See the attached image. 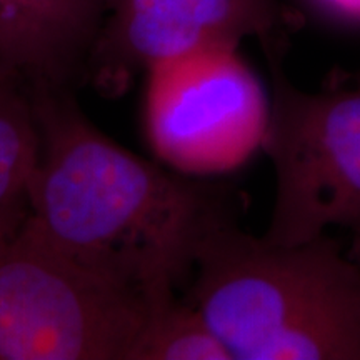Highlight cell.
<instances>
[{
  "instance_id": "cell-8",
  "label": "cell",
  "mask_w": 360,
  "mask_h": 360,
  "mask_svg": "<svg viewBox=\"0 0 360 360\" xmlns=\"http://www.w3.org/2000/svg\"><path fill=\"white\" fill-rule=\"evenodd\" d=\"M39 129L25 85L0 70V240L30 215V187L39 162Z\"/></svg>"
},
{
  "instance_id": "cell-3",
  "label": "cell",
  "mask_w": 360,
  "mask_h": 360,
  "mask_svg": "<svg viewBox=\"0 0 360 360\" xmlns=\"http://www.w3.org/2000/svg\"><path fill=\"white\" fill-rule=\"evenodd\" d=\"M159 297L89 269L25 222L0 240V360H129Z\"/></svg>"
},
{
  "instance_id": "cell-4",
  "label": "cell",
  "mask_w": 360,
  "mask_h": 360,
  "mask_svg": "<svg viewBox=\"0 0 360 360\" xmlns=\"http://www.w3.org/2000/svg\"><path fill=\"white\" fill-rule=\"evenodd\" d=\"M264 52L272 89L262 150L276 174V199L262 237L292 245L342 227L360 262V84L305 92L283 72V44Z\"/></svg>"
},
{
  "instance_id": "cell-1",
  "label": "cell",
  "mask_w": 360,
  "mask_h": 360,
  "mask_svg": "<svg viewBox=\"0 0 360 360\" xmlns=\"http://www.w3.org/2000/svg\"><path fill=\"white\" fill-rule=\"evenodd\" d=\"M27 92L40 139L27 222L112 281L155 297L177 292L205 238L237 219L233 192L119 146L90 122L74 90Z\"/></svg>"
},
{
  "instance_id": "cell-5",
  "label": "cell",
  "mask_w": 360,
  "mask_h": 360,
  "mask_svg": "<svg viewBox=\"0 0 360 360\" xmlns=\"http://www.w3.org/2000/svg\"><path fill=\"white\" fill-rule=\"evenodd\" d=\"M270 98L238 47L217 45L146 72L143 134L165 167L212 179L262 150Z\"/></svg>"
},
{
  "instance_id": "cell-6",
  "label": "cell",
  "mask_w": 360,
  "mask_h": 360,
  "mask_svg": "<svg viewBox=\"0 0 360 360\" xmlns=\"http://www.w3.org/2000/svg\"><path fill=\"white\" fill-rule=\"evenodd\" d=\"M285 24L282 0H105L85 80L119 97L159 62L247 37L281 44Z\"/></svg>"
},
{
  "instance_id": "cell-11",
  "label": "cell",
  "mask_w": 360,
  "mask_h": 360,
  "mask_svg": "<svg viewBox=\"0 0 360 360\" xmlns=\"http://www.w3.org/2000/svg\"><path fill=\"white\" fill-rule=\"evenodd\" d=\"M355 82H357V84H360V72H359V74H357V75H355Z\"/></svg>"
},
{
  "instance_id": "cell-10",
  "label": "cell",
  "mask_w": 360,
  "mask_h": 360,
  "mask_svg": "<svg viewBox=\"0 0 360 360\" xmlns=\"http://www.w3.org/2000/svg\"><path fill=\"white\" fill-rule=\"evenodd\" d=\"M319 12L344 22H360V0H307Z\"/></svg>"
},
{
  "instance_id": "cell-7",
  "label": "cell",
  "mask_w": 360,
  "mask_h": 360,
  "mask_svg": "<svg viewBox=\"0 0 360 360\" xmlns=\"http://www.w3.org/2000/svg\"><path fill=\"white\" fill-rule=\"evenodd\" d=\"M105 0H0V70L25 89H69L87 79Z\"/></svg>"
},
{
  "instance_id": "cell-9",
  "label": "cell",
  "mask_w": 360,
  "mask_h": 360,
  "mask_svg": "<svg viewBox=\"0 0 360 360\" xmlns=\"http://www.w3.org/2000/svg\"><path fill=\"white\" fill-rule=\"evenodd\" d=\"M129 360H233L205 315L177 292L152 304Z\"/></svg>"
},
{
  "instance_id": "cell-2",
  "label": "cell",
  "mask_w": 360,
  "mask_h": 360,
  "mask_svg": "<svg viewBox=\"0 0 360 360\" xmlns=\"http://www.w3.org/2000/svg\"><path fill=\"white\" fill-rule=\"evenodd\" d=\"M187 297L233 360H360V262L327 233L283 245L229 220L205 238Z\"/></svg>"
}]
</instances>
